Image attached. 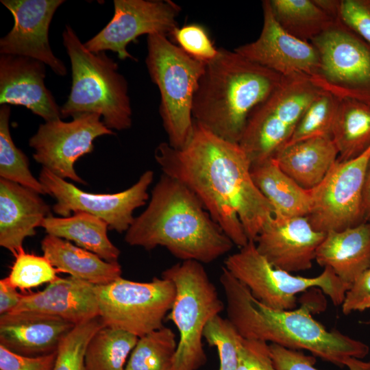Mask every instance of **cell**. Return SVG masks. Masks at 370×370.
Returning <instances> with one entry per match:
<instances>
[{
	"label": "cell",
	"mask_w": 370,
	"mask_h": 370,
	"mask_svg": "<svg viewBox=\"0 0 370 370\" xmlns=\"http://www.w3.org/2000/svg\"><path fill=\"white\" fill-rule=\"evenodd\" d=\"M263 25L259 37L234 50L260 66L282 76L294 74L311 77L319 66V56L310 42L286 32L272 12L269 1H262Z\"/></svg>",
	"instance_id": "obj_17"
},
{
	"label": "cell",
	"mask_w": 370,
	"mask_h": 370,
	"mask_svg": "<svg viewBox=\"0 0 370 370\" xmlns=\"http://www.w3.org/2000/svg\"><path fill=\"white\" fill-rule=\"evenodd\" d=\"M224 267L251 295L266 306L277 310L297 307V294L319 288L335 306L341 305L350 287L328 267L317 276L307 278L272 266L257 250L254 241H249L239 251L230 255Z\"/></svg>",
	"instance_id": "obj_9"
},
{
	"label": "cell",
	"mask_w": 370,
	"mask_h": 370,
	"mask_svg": "<svg viewBox=\"0 0 370 370\" xmlns=\"http://www.w3.org/2000/svg\"><path fill=\"white\" fill-rule=\"evenodd\" d=\"M171 36L185 53L192 58L208 63L219 53L207 31L200 25L188 24L176 27Z\"/></svg>",
	"instance_id": "obj_37"
},
{
	"label": "cell",
	"mask_w": 370,
	"mask_h": 370,
	"mask_svg": "<svg viewBox=\"0 0 370 370\" xmlns=\"http://www.w3.org/2000/svg\"><path fill=\"white\" fill-rule=\"evenodd\" d=\"M130 246L165 247L174 257L210 263L234 244L197 196L177 180L162 173L146 209L125 232Z\"/></svg>",
	"instance_id": "obj_3"
},
{
	"label": "cell",
	"mask_w": 370,
	"mask_h": 370,
	"mask_svg": "<svg viewBox=\"0 0 370 370\" xmlns=\"http://www.w3.org/2000/svg\"><path fill=\"white\" fill-rule=\"evenodd\" d=\"M251 175L272 206L274 214L288 217L308 215L311 204L309 190L284 173L272 158L251 164Z\"/></svg>",
	"instance_id": "obj_26"
},
{
	"label": "cell",
	"mask_w": 370,
	"mask_h": 370,
	"mask_svg": "<svg viewBox=\"0 0 370 370\" xmlns=\"http://www.w3.org/2000/svg\"><path fill=\"white\" fill-rule=\"evenodd\" d=\"M45 64L18 56H0V104L22 106L45 121L60 119V107L45 86Z\"/></svg>",
	"instance_id": "obj_19"
},
{
	"label": "cell",
	"mask_w": 370,
	"mask_h": 370,
	"mask_svg": "<svg viewBox=\"0 0 370 370\" xmlns=\"http://www.w3.org/2000/svg\"><path fill=\"white\" fill-rule=\"evenodd\" d=\"M147 45L145 64L160 91L159 112L167 143L182 149L193 132V99L206 63L188 55L165 35L147 36Z\"/></svg>",
	"instance_id": "obj_6"
},
{
	"label": "cell",
	"mask_w": 370,
	"mask_h": 370,
	"mask_svg": "<svg viewBox=\"0 0 370 370\" xmlns=\"http://www.w3.org/2000/svg\"><path fill=\"white\" fill-rule=\"evenodd\" d=\"M8 280V278L0 280V314L12 312L19 304L21 295Z\"/></svg>",
	"instance_id": "obj_43"
},
{
	"label": "cell",
	"mask_w": 370,
	"mask_h": 370,
	"mask_svg": "<svg viewBox=\"0 0 370 370\" xmlns=\"http://www.w3.org/2000/svg\"><path fill=\"white\" fill-rule=\"evenodd\" d=\"M236 370H276L270 345L264 341L242 337L238 349Z\"/></svg>",
	"instance_id": "obj_40"
},
{
	"label": "cell",
	"mask_w": 370,
	"mask_h": 370,
	"mask_svg": "<svg viewBox=\"0 0 370 370\" xmlns=\"http://www.w3.org/2000/svg\"><path fill=\"white\" fill-rule=\"evenodd\" d=\"M114 15L95 36L84 42L93 53L112 51L121 60H136L127 45L140 36L171 35L177 27L181 8L170 0H114Z\"/></svg>",
	"instance_id": "obj_15"
},
{
	"label": "cell",
	"mask_w": 370,
	"mask_h": 370,
	"mask_svg": "<svg viewBox=\"0 0 370 370\" xmlns=\"http://www.w3.org/2000/svg\"><path fill=\"white\" fill-rule=\"evenodd\" d=\"M96 285L69 276L58 277L42 291L22 295L10 312L32 311L60 317L76 325L99 317Z\"/></svg>",
	"instance_id": "obj_20"
},
{
	"label": "cell",
	"mask_w": 370,
	"mask_h": 370,
	"mask_svg": "<svg viewBox=\"0 0 370 370\" xmlns=\"http://www.w3.org/2000/svg\"><path fill=\"white\" fill-rule=\"evenodd\" d=\"M280 26L294 37L310 42L325 31L334 19L314 0H269Z\"/></svg>",
	"instance_id": "obj_29"
},
{
	"label": "cell",
	"mask_w": 370,
	"mask_h": 370,
	"mask_svg": "<svg viewBox=\"0 0 370 370\" xmlns=\"http://www.w3.org/2000/svg\"><path fill=\"white\" fill-rule=\"evenodd\" d=\"M154 173L145 171L131 187L116 193L97 194L82 190L45 167L38 180L47 195L56 202L53 211L63 217L71 212H84L105 221L110 230L126 232L134 221L133 212L149 199L148 188L153 180Z\"/></svg>",
	"instance_id": "obj_13"
},
{
	"label": "cell",
	"mask_w": 370,
	"mask_h": 370,
	"mask_svg": "<svg viewBox=\"0 0 370 370\" xmlns=\"http://www.w3.org/2000/svg\"><path fill=\"white\" fill-rule=\"evenodd\" d=\"M344 314L370 309V269L365 271L347 291L341 304Z\"/></svg>",
	"instance_id": "obj_42"
},
{
	"label": "cell",
	"mask_w": 370,
	"mask_h": 370,
	"mask_svg": "<svg viewBox=\"0 0 370 370\" xmlns=\"http://www.w3.org/2000/svg\"><path fill=\"white\" fill-rule=\"evenodd\" d=\"M336 18L370 44V0H338Z\"/></svg>",
	"instance_id": "obj_39"
},
{
	"label": "cell",
	"mask_w": 370,
	"mask_h": 370,
	"mask_svg": "<svg viewBox=\"0 0 370 370\" xmlns=\"http://www.w3.org/2000/svg\"><path fill=\"white\" fill-rule=\"evenodd\" d=\"M62 41L71 61L72 84L60 107L62 117L96 113L111 130L130 129L132 111L128 84L117 63L105 51H88L69 25L62 32Z\"/></svg>",
	"instance_id": "obj_5"
},
{
	"label": "cell",
	"mask_w": 370,
	"mask_h": 370,
	"mask_svg": "<svg viewBox=\"0 0 370 370\" xmlns=\"http://www.w3.org/2000/svg\"><path fill=\"white\" fill-rule=\"evenodd\" d=\"M161 277L170 280L175 296L166 317L179 332L173 370H197L207 362L202 340L208 322L224 309L214 284L202 263L184 260L166 269Z\"/></svg>",
	"instance_id": "obj_7"
},
{
	"label": "cell",
	"mask_w": 370,
	"mask_h": 370,
	"mask_svg": "<svg viewBox=\"0 0 370 370\" xmlns=\"http://www.w3.org/2000/svg\"><path fill=\"white\" fill-rule=\"evenodd\" d=\"M41 227L47 234L72 241L106 261L118 262L121 251L108 236V223L84 212H76L66 217H46Z\"/></svg>",
	"instance_id": "obj_27"
},
{
	"label": "cell",
	"mask_w": 370,
	"mask_h": 370,
	"mask_svg": "<svg viewBox=\"0 0 370 370\" xmlns=\"http://www.w3.org/2000/svg\"><path fill=\"white\" fill-rule=\"evenodd\" d=\"M315 261L330 268L350 286L370 269V221L326 233L317 249Z\"/></svg>",
	"instance_id": "obj_23"
},
{
	"label": "cell",
	"mask_w": 370,
	"mask_h": 370,
	"mask_svg": "<svg viewBox=\"0 0 370 370\" xmlns=\"http://www.w3.org/2000/svg\"><path fill=\"white\" fill-rule=\"evenodd\" d=\"M338 156L332 138L314 137L284 147L272 158L298 185L310 190L323 180Z\"/></svg>",
	"instance_id": "obj_24"
},
{
	"label": "cell",
	"mask_w": 370,
	"mask_h": 370,
	"mask_svg": "<svg viewBox=\"0 0 370 370\" xmlns=\"http://www.w3.org/2000/svg\"><path fill=\"white\" fill-rule=\"evenodd\" d=\"M104 324L99 317L76 324L62 339L52 370H86L85 354L94 334Z\"/></svg>",
	"instance_id": "obj_34"
},
{
	"label": "cell",
	"mask_w": 370,
	"mask_h": 370,
	"mask_svg": "<svg viewBox=\"0 0 370 370\" xmlns=\"http://www.w3.org/2000/svg\"><path fill=\"white\" fill-rule=\"evenodd\" d=\"M154 158L162 173L187 186L234 245L254 241L274 210L255 185L251 162L238 143L225 140L194 121L182 149L160 143Z\"/></svg>",
	"instance_id": "obj_1"
},
{
	"label": "cell",
	"mask_w": 370,
	"mask_h": 370,
	"mask_svg": "<svg viewBox=\"0 0 370 370\" xmlns=\"http://www.w3.org/2000/svg\"><path fill=\"white\" fill-rule=\"evenodd\" d=\"M43 255L60 273L96 286L108 284L121 277L118 262L104 260L95 254L69 241L47 234L41 241Z\"/></svg>",
	"instance_id": "obj_25"
},
{
	"label": "cell",
	"mask_w": 370,
	"mask_h": 370,
	"mask_svg": "<svg viewBox=\"0 0 370 370\" xmlns=\"http://www.w3.org/2000/svg\"><path fill=\"white\" fill-rule=\"evenodd\" d=\"M56 351L48 354L23 356L0 345V370H52Z\"/></svg>",
	"instance_id": "obj_41"
},
{
	"label": "cell",
	"mask_w": 370,
	"mask_h": 370,
	"mask_svg": "<svg viewBox=\"0 0 370 370\" xmlns=\"http://www.w3.org/2000/svg\"><path fill=\"white\" fill-rule=\"evenodd\" d=\"M325 233L306 217L273 216L254 241L258 252L274 267L289 273L310 269Z\"/></svg>",
	"instance_id": "obj_18"
},
{
	"label": "cell",
	"mask_w": 370,
	"mask_h": 370,
	"mask_svg": "<svg viewBox=\"0 0 370 370\" xmlns=\"http://www.w3.org/2000/svg\"><path fill=\"white\" fill-rule=\"evenodd\" d=\"M96 113L82 114L69 122L57 119L40 124L29 138L35 161L57 176L77 183H87L77 173L75 164L94 149L93 141L105 135H114Z\"/></svg>",
	"instance_id": "obj_14"
},
{
	"label": "cell",
	"mask_w": 370,
	"mask_h": 370,
	"mask_svg": "<svg viewBox=\"0 0 370 370\" xmlns=\"http://www.w3.org/2000/svg\"><path fill=\"white\" fill-rule=\"evenodd\" d=\"M340 100L332 94L321 90L302 114L285 146L314 137L332 138Z\"/></svg>",
	"instance_id": "obj_33"
},
{
	"label": "cell",
	"mask_w": 370,
	"mask_h": 370,
	"mask_svg": "<svg viewBox=\"0 0 370 370\" xmlns=\"http://www.w3.org/2000/svg\"><path fill=\"white\" fill-rule=\"evenodd\" d=\"M363 211L365 221H370V158L367 165L363 190Z\"/></svg>",
	"instance_id": "obj_44"
},
{
	"label": "cell",
	"mask_w": 370,
	"mask_h": 370,
	"mask_svg": "<svg viewBox=\"0 0 370 370\" xmlns=\"http://www.w3.org/2000/svg\"><path fill=\"white\" fill-rule=\"evenodd\" d=\"M310 42L319 56L310 81L340 99L370 106V44L337 18Z\"/></svg>",
	"instance_id": "obj_10"
},
{
	"label": "cell",
	"mask_w": 370,
	"mask_h": 370,
	"mask_svg": "<svg viewBox=\"0 0 370 370\" xmlns=\"http://www.w3.org/2000/svg\"><path fill=\"white\" fill-rule=\"evenodd\" d=\"M225 297L227 319L245 338L262 340L282 347L306 350L341 368L352 358L363 359L369 346L336 330H328L314 319L316 301H305L293 310L264 306L224 267L219 278Z\"/></svg>",
	"instance_id": "obj_2"
},
{
	"label": "cell",
	"mask_w": 370,
	"mask_h": 370,
	"mask_svg": "<svg viewBox=\"0 0 370 370\" xmlns=\"http://www.w3.org/2000/svg\"><path fill=\"white\" fill-rule=\"evenodd\" d=\"M270 349L276 370H319L314 367L316 357L302 351L288 349L271 343ZM348 370H370V361L352 358L347 365Z\"/></svg>",
	"instance_id": "obj_38"
},
{
	"label": "cell",
	"mask_w": 370,
	"mask_h": 370,
	"mask_svg": "<svg viewBox=\"0 0 370 370\" xmlns=\"http://www.w3.org/2000/svg\"><path fill=\"white\" fill-rule=\"evenodd\" d=\"M64 0H1L11 12L14 25L0 39L1 55L31 58L43 62L58 75H66L64 62L53 53L49 29Z\"/></svg>",
	"instance_id": "obj_16"
},
{
	"label": "cell",
	"mask_w": 370,
	"mask_h": 370,
	"mask_svg": "<svg viewBox=\"0 0 370 370\" xmlns=\"http://www.w3.org/2000/svg\"><path fill=\"white\" fill-rule=\"evenodd\" d=\"M370 147L358 157L336 161L323 180L309 190L311 204L306 216L317 231L328 233L363 221V190Z\"/></svg>",
	"instance_id": "obj_12"
},
{
	"label": "cell",
	"mask_w": 370,
	"mask_h": 370,
	"mask_svg": "<svg viewBox=\"0 0 370 370\" xmlns=\"http://www.w3.org/2000/svg\"><path fill=\"white\" fill-rule=\"evenodd\" d=\"M13 256L14 260L7 278L22 291L50 283L58 278L60 271L44 255L27 253L22 248Z\"/></svg>",
	"instance_id": "obj_35"
},
{
	"label": "cell",
	"mask_w": 370,
	"mask_h": 370,
	"mask_svg": "<svg viewBox=\"0 0 370 370\" xmlns=\"http://www.w3.org/2000/svg\"><path fill=\"white\" fill-rule=\"evenodd\" d=\"M177 347L175 333L164 325L138 338L125 370H173Z\"/></svg>",
	"instance_id": "obj_31"
},
{
	"label": "cell",
	"mask_w": 370,
	"mask_h": 370,
	"mask_svg": "<svg viewBox=\"0 0 370 370\" xmlns=\"http://www.w3.org/2000/svg\"><path fill=\"white\" fill-rule=\"evenodd\" d=\"M73 323L32 311L9 312L0 317V345L14 353L36 356L54 352Z\"/></svg>",
	"instance_id": "obj_21"
},
{
	"label": "cell",
	"mask_w": 370,
	"mask_h": 370,
	"mask_svg": "<svg viewBox=\"0 0 370 370\" xmlns=\"http://www.w3.org/2000/svg\"><path fill=\"white\" fill-rule=\"evenodd\" d=\"M332 139L337 148V160L355 158L370 147V106L351 99L340 100Z\"/></svg>",
	"instance_id": "obj_28"
},
{
	"label": "cell",
	"mask_w": 370,
	"mask_h": 370,
	"mask_svg": "<svg viewBox=\"0 0 370 370\" xmlns=\"http://www.w3.org/2000/svg\"><path fill=\"white\" fill-rule=\"evenodd\" d=\"M282 77L234 50L219 48L199 79L193 118L219 137L239 143L250 114L280 85Z\"/></svg>",
	"instance_id": "obj_4"
},
{
	"label": "cell",
	"mask_w": 370,
	"mask_h": 370,
	"mask_svg": "<svg viewBox=\"0 0 370 370\" xmlns=\"http://www.w3.org/2000/svg\"><path fill=\"white\" fill-rule=\"evenodd\" d=\"M321 91L306 75L282 77L280 85L251 112L239 141L251 164L273 158L286 145Z\"/></svg>",
	"instance_id": "obj_8"
},
{
	"label": "cell",
	"mask_w": 370,
	"mask_h": 370,
	"mask_svg": "<svg viewBox=\"0 0 370 370\" xmlns=\"http://www.w3.org/2000/svg\"><path fill=\"white\" fill-rule=\"evenodd\" d=\"M95 290L103 323L138 338L164 326L175 296L174 284L162 277L146 282L121 277Z\"/></svg>",
	"instance_id": "obj_11"
},
{
	"label": "cell",
	"mask_w": 370,
	"mask_h": 370,
	"mask_svg": "<svg viewBox=\"0 0 370 370\" xmlns=\"http://www.w3.org/2000/svg\"><path fill=\"white\" fill-rule=\"evenodd\" d=\"M362 323L366 325H370V319L367 321H362Z\"/></svg>",
	"instance_id": "obj_45"
},
{
	"label": "cell",
	"mask_w": 370,
	"mask_h": 370,
	"mask_svg": "<svg viewBox=\"0 0 370 370\" xmlns=\"http://www.w3.org/2000/svg\"><path fill=\"white\" fill-rule=\"evenodd\" d=\"M11 108L0 107V177L40 195H47L38 178L32 173L27 156L14 144L10 131Z\"/></svg>",
	"instance_id": "obj_32"
},
{
	"label": "cell",
	"mask_w": 370,
	"mask_h": 370,
	"mask_svg": "<svg viewBox=\"0 0 370 370\" xmlns=\"http://www.w3.org/2000/svg\"><path fill=\"white\" fill-rule=\"evenodd\" d=\"M203 336L210 346L217 349L219 370H236L238 349L242 336L231 322L227 318L217 315L208 322Z\"/></svg>",
	"instance_id": "obj_36"
},
{
	"label": "cell",
	"mask_w": 370,
	"mask_h": 370,
	"mask_svg": "<svg viewBox=\"0 0 370 370\" xmlns=\"http://www.w3.org/2000/svg\"><path fill=\"white\" fill-rule=\"evenodd\" d=\"M51 216L49 206L38 193L0 178V245L14 255L24 240L36 234Z\"/></svg>",
	"instance_id": "obj_22"
},
{
	"label": "cell",
	"mask_w": 370,
	"mask_h": 370,
	"mask_svg": "<svg viewBox=\"0 0 370 370\" xmlns=\"http://www.w3.org/2000/svg\"><path fill=\"white\" fill-rule=\"evenodd\" d=\"M138 338L130 332L103 325L87 345L86 370H125L127 358Z\"/></svg>",
	"instance_id": "obj_30"
}]
</instances>
